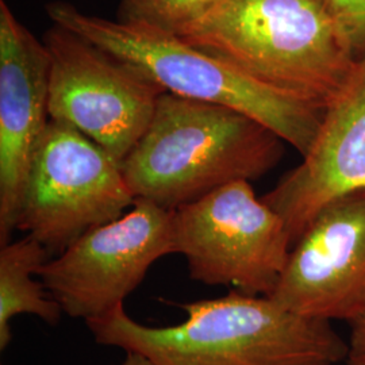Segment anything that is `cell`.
<instances>
[{"label":"cell","instance_id":"obj_12","mask_svg":"<svg viewBox=\"0 0 365 365\" xmlns=\"http://www.w3.org/2000/svg\"><path fill=\"white\" fill-rule=\"evenodd\" d=\"M49 252L37 240L26 235L9 242L0 250V351L13 339L11 321L16 315L30 314L49 325H57L61 306L36 282L39 268L48 261Z\"/></svg>","mask_w":365,"mask_h":365},{"label":"cell","instance_id":"obj_14","mask_svg":"<svg viewBox=\"0 0 365 365\" xmlns=\"http://www.w3.org/2000/svg\"><path fill=\"white\" fill-rule=\"evenodd\" d=\"M356 60L365 56V0H321Z\"/></svg>","mask_w":365,"mask_h":365},{"label":"cell","instance_id":"obj_4","mask_svg":"<svg viewBox=\"0 0 365 365\" xmlns=\"http://www.w3.org/2000/svg\"><path fill=\"white\" fill-rule=\"evenodd\" d=\"M46 11L54 25L138 66L165 91L241 111L276 133L302 157L313 148L327 108L265 86L178 36L81 13L64 1L48 4Z\"/></svg>","mask_w":365,"mask_h":365},{"label":"cell","instance_id":"obj_16","mask_svg":"<svg viewBox=\"0 0 365 365\" xmlns=\"http://www.w3.org/2000/svg\"><path fill=\"white\" fill-rule=\"evenodd\" d=\"M120 365H155L144 354L138 352H126V359Z\"/></svg>","mask_w":365,"mask_h":365},{"label":"cell","instance_id":"obj_17","mask_svg":"<svg viewBox=\"0 0 365 365\" xmlns=\"http://www.w3.org/2000/svg\"><path fill=\"white\" fill-rule=\"evenodd\" d=\"M344 365H365V360H357V359H348Z\"/></svg>","mask_w":365,"mask_h":365},{"label":"cell","instance_id":"obj_9","mask_svg":"<svg viewBox=\"0 0 365 365\" xmlns=\"http://www.w3.org/2000/svg\"><path fill=\"white\" fill-rule=\"evenodd\" d=\"M271 299L304 318L352 324L365 310V190L331 200L292 245Z\"/></svg>","mask_w":365,"mask_h":365},{"label":"cell","instance_id":"obj_5","mask_svg":"<svg viewBox=\"0 0 365 365\" xmlns=\"http://www.w3.org/2000/svg\"><path fill=\"white\" fill-rule=\"evenodd\" d=\"M172 248L195 282L271 297L292 241L283 218L240 180L173 210Z\"/></svg>","mask_w":365,"mask_h":365},{"label":"cell","instance_id":"obj_6","mask_svg":"<svg viewBox=\"0 0 365 365\" xmlns=\"http://www.w3.org/2000/svg\"><path fill=\"white\" fill-rule=\"evenodd\" d=\"M120 163L69 123L51 119L27 176L16 230L61 253L134 205Z\"/></svg>","mask_w":365,"mask_h":365},{"label":"cell","instance_id":"obj_8","mask_svg":"<svg viewBox=\"0 0 365 365\" xmlns=\"http://www.w3.org/2000/svg\"><path fill=\"white\" fill-rule=\"evenodd\" d=\"M172 214L135 199L129 212L81 235L37 276L66 315L102 318L123 304L157 260L173 255Z\"/></svg>","mask_w":365,"mask_h":365},{"label":"cell","instance_id":"obj_1","mask_svg":"<svg viewBox=\"0 0 365 365\" xmlns=\"http://www.w3.org/2000/svg\"><path fill=\"white\" fill-rule=\"evenodd\" d=\"M179 325L146 327L125 306L88 321L95 341L144 354L155 365H341L349 344L327 321L304 318L269 297L230 291L179 304Z\"/></svg>","mask_w":365,"mask_h":365},{"label":"cell","instance_id":"obj_3","mask_svg":"<svg viewBox=\"0 0 365 365\" xmlns=\"http://www.w3.org/2000/svg\"><path fill=\"white\" fill-rule=\"evenodd\" d=\"M180 38L324 108L339 98L357 64L321 0H221Z\"/></svg>","mask_w":365,"mask_h":365},{"label":"cell","instance_id":"obj_15","mask_svg":"<svg viewBox=\"0 0 365 365\" xmlns=\"http://www.w3.org/2000/svg\"><path fill=\"white\" fill-rule=\"evenodd\" d=\"M351 325L349 334V359L365 360V310L354 319Z\"/></svg>","mask_w":365,"mask_h":365},{"label":"cell","instance_id":"obj_2","mask_svg":"<svg viewBox=\"0 0 365 365\" xmlns=\"http://www.w3.org/2000/svg\"><path fill=\"white\" fill-rule=\"evenodd\" d=\"M283 143L241 111L164 92L120 168L135 199L176 210L226 184L260 179L282 160Z\"/></svg>","mask_w":365,"mask_h":365},{"label":"cell","instance_id":"obj_7","mask_svg":"<svg viewBox=\"0 0 365 365\" xmlns=\"http://www.w3.org/2000/svg\"><path fill=\"white\" fill-rule=\"evenodd\" d=\"M43 43L51 57V119L69 123L122 163L167 91L138 66L66 27L53 24Z\"/></svg>","mask_w":365,"mask_h":365},{"label":"cell","instance_id":"obj_10","mask_svg":"<svg viewBox=\"0 0 365 365\" xmlns=\"http://www.w3.org/2000/svg\"><path fill=\"white\" fill-rule=\"evenodd\" d=\"M51 57L0 0V245L18 227L27 176L49 125Z\"/></svg>","mask_w":365,"mask_h":365},{"label":"cell","instance_id":"obj_13","mask_svg":"<svg viewBox=\"0 0 365 365\" xmlns=\"http://www.w3.org/2000/svg\"><path fill=\"white\" fill-rule=\"evenodd\" d=\"M221 0H120L118 21L180 37Z\"/></svg>","mask_w":365,"mask_h":365},{"label":"cell","instance_id":"obj_11","mask_svg":"<svg viewBox=\"0 0 365 365\" xmlns=\"http://www.w3.org/2000/svg\"><path fill=\"white\" fill-rule=\"evenodd\" d=\"M365 190V56L325 111L310 152L261 199L286 223L292 245L339 196Z\"/></svg>","mask_w":365,"mask_h":365}]
</instances>
